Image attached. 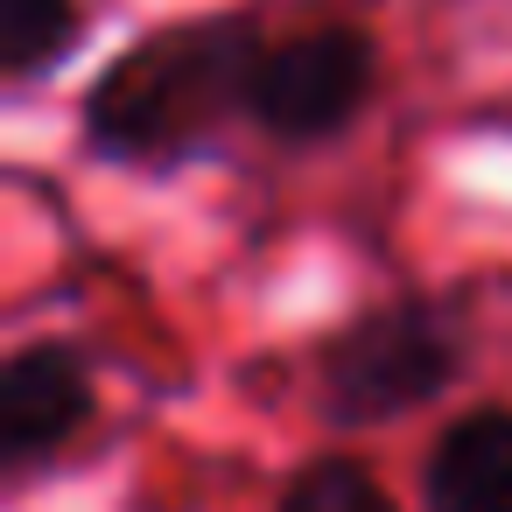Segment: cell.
<instances>
[{
  "label": "cell",
  "mask_w": 512,
  "mask_h": 512,
  "mask_svg": "<svg viewBox=\"0 0 512 512\" xmlns=\"http://www.w3.org/2000/svg\"><path fill=\"white\" fill-rule=\"evenodd\" d=\"M99 393H92V365L71 344H29L0 365V463L8 477H29L43 463H57L78 428L92 421Z\"/></svg>",
  "instance_id": "cell-4"
},
{
  "label": "cell",
  "mask_w": 512,
  "mask_h": 512,
  "mask_svg": "<svg viewBox=\"0 0 512 512\" xmlns=\"http://www.w3.org/2000/svg\"><path fill=\"white\" fill-rule=\"evenodd\" d=\"M260 50L267 43L246 15H197L134 36L85 85V141L127 169H176L204 155L225 120L246 113Z\"/></svg>",
  "instance_id": "cell-1"
},
{
  "label": "cell",
  "mask_w": 512,
  "mask_h": 512,
  "mask_svg": "<svg viewBox=\"0 0 512 512\" xmlns=\"http://www.w3.org/2000/svg\"><path fill=\"white\" fill-rule=\"evenodd\" d=\"M463 358H470V344H463L456 309H442L428 295L379 302L316 351V414L337 435L386 428V421L428 407L463 372Z\"/></svg>",
  "instance_id": "cell-2"
},
{
  "label": "cell",
  "mask_w": 512,
  "mask_h": 512,
  "mask_svg": "<svg viewBox=\"0 0 512 512\" xmlns=\"http://www.w3.org/2000/svg\"><path fill=\"white\" fill-rule=\"evenodd\" d=\"M85 36L78 0H0V71L8 85L50 78Z\"/></svg>",
  "instance_id": "cell-6"
},
{
  "label": "cell",
  "mask_w": 512,
  "mask_h": 512,
  "mask_svg": "<svg viewBox=\"0 0 512 512\" xmlns=\"http://www.w3.org/2000/svg\"><path fill=\"white\" fill-rule=\"evenodd\" d=\"M428 512H512V407L456 414L421 463Z\"/></svg>",
  "instance_id": "cell-5"
},
{
  "label": "cell",
  "mask_w": 512,
  "mask_h": 512,
  "mask_svg": "<svg viewBox=\"0 0 512 512\" xmlns=\"http://www.w3.org/2000/svg\"><path fill=\"white\" fill-rule=\"evenodd\" d=\"M372 78H379V50H372L365 29H351V22L302 29V36L260 50L246 120L281 148H316L365 113Z\"/></svg>",
  "instance_id": "cell-3"
},
{
  "label": "cell",
  "mask_w": 512,
  "mask_h": 512,
  "mask_svg": "<svg viewBox=\"0 0 512 512\" xmlns=\"http://www.w3.org/2000/svg\"><path fill=\"white\" fill-rule=\"evenodd\" d=\"M274 512H400V505L386 498V484L358 456H316L281 484Z\"/></svg>",
  "instance_id": "cell-7"
}]
</instances>
